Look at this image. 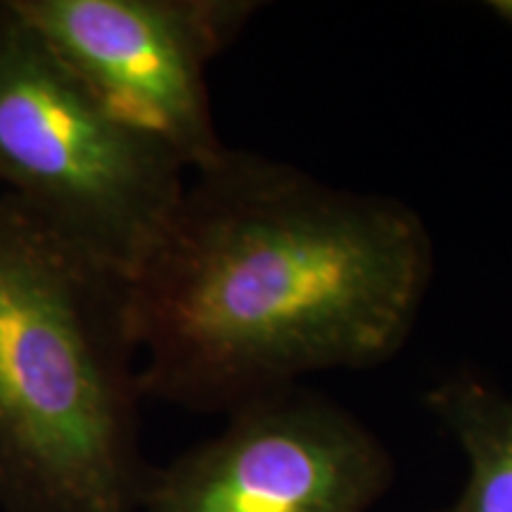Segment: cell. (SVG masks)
I'll use <instances>...</instances> for the list:
<instances>
[{
	"instance_id": "cell-1",
	"label": "cell",
	"mask_w": 512,
	"mask_h": 512,
	"mask_svg": "<svg viewBox=\"0 0 512 512\" xmlns=\"http://www.w3.org/2000/svg\"><path fill=\"white\" fill-rule=\"evenodd\" d=\"M432 271L408 204L228 147L188 176L128 283L140 392L230 415L306 375L380 366L411 335Z\"/></svg>"
},
{
	"instance_id": "cell-2",
	"label": "cell",
	"mask_w": 512,
	"mask_h": 512,
	"mask_svg": "<svg viewBox=\"0 0 512 512\" xmlns=\"http://www.w3.org/2000/svg\"><path fill=\"white\" fill-rule=\"evenodd\" d=\"M140 399L128 283L0 195V508H143Z\"/></svg>"
},
{
	"instance_id": "cell-3",
	"label": "cell",
	"mask_w": 512,
	"mask_h": 512,
	"mask_svg": "<svg viewBox=\"0 0 512 512\" xmlns=\"http://www.w3.org/2000/svg\"><path fill=\"white\" fill-rule=\"evenodd\" d=\"M164 145L100 105L10 0H0L3 195L131 283L188 183Z\"/></svg>"
},
{
	"instance_id": "cell-4",
	"label": "cell",
	"mask_w": 512,
	"mask_h": 512,
	"mask_svg": "<svg viewBox=\"0 0 512 512\" xmlns=\"http://www.w3.org/2000/svg\"><path fill=\"white\" fill-rule=\"evenodd\" d=\"M107 112L164 145L188 174L219 162L207 67L259 3L249 0H10Z\"/></svg>"
},
{
	"instance_id": "cell-5",
	"label": "cell",
	"mask_w": 512,
	"mask_h": 512,
	"mask_svg": "<svg viewBox=\"0 0 512 512\" xmlns=\"http://www.w3.org/2000/svg\"><path fill=\"white\" fill-rule=\"evenodd\" d=\"M394 463L342 406L297 387L230 413L226 430L152 472L145 512H368Z\"/></svg>"
},
{
	"instance_id": "cell-6",
	"label": "cell",
	"mask_w": 512,
	"mask_h": 512,
	"mask_svg": "<svg viewBox=\"0 0 512 512\" xmlns=\"http://www.w3.org/2000/svg\"><path fill=\"white\" fill-rule=\"evenodd\" d=\"M425 403L467 460L463 491L441 512H512V396L456 373L434 384Z\"/></svg>"
},
{
	"instance_id": "cell-7",
	"label": "cell",
	"mask_w": 512,
	"mask_h": 512,
	"mask_svg": "<svg viewBox=\"0 0 512 512\" xmlns=\"http://www.w3.org/2000/svg\"><path fill=\"white\" fill-rule=\"evenodd\" d=\"M491 8L498 17H503L505 22L512 24V0H503V3H491Z\"/></svg>"
}]
</instances>
